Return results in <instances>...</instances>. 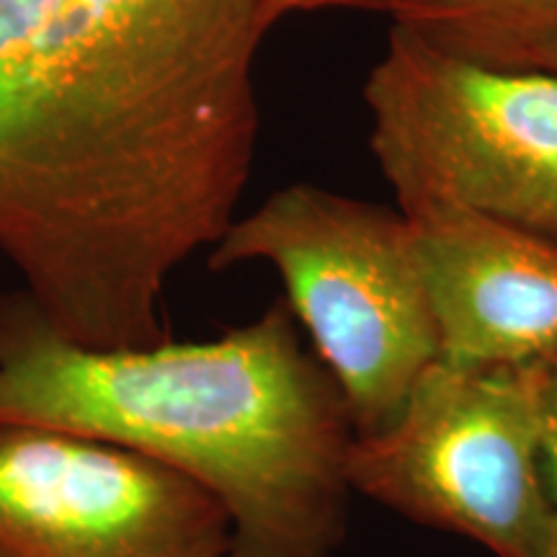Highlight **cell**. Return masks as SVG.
Instances as JSON below:
<instances>
[{
  "instance_id": "obj_6",
  "label": "cell",
  "mask_w": 557,
  "mask_h": 557,
  "mask_svg": "<svg viewBox=\"0 0 557 557\" xmlns=\"http://www.w3.org/2000/svg\"><path fill=\"white\" fill-rule=\"evenodd\" d=\"M0 545L18 557H227L220 500L122 444L0 421Z\"/></svg>"
},
{
  "instance_id": "obj_11",
  "label": "cell",
  "mask_w": 557,
  "mask_h": 557,
  "mask_svg": "<svg viewBox=\"0 0 557 557\" xmlns=\"http://www.w3.org/2000/svg\"><path fill=\"white\" fill-rule=\"evenodd\" d=\"M0 557H18V555L11 553V549L5 547V545H0Z\"/></svg>"
},
{
  "instance_id": "obj_1",
  "label": "cell",
  "mask_w": 557,
  "mask_h": 557,
  "mask_svg": "<svg viewBox=\"0 0 557 557\" xmlns=\"http://www.w3.org/2000/svg\"><path fill=\"white\" fill-rule=\"evenodd\" d=\"M271 26L269 0H0V253L65 338H171V274L238 218Z\"/></svg>"
},
{
  "instance_id": "obj_4",
  "label": "cell",
  "mask_w": 557,
  "mask_h": 557,
  "mask_svg": "<svg viewBox=\"0 0 557 557\" xmlns=\"http://www.w3.org/2000/svg\"><path fill=\"white\" fill-rule=\"evenodd\" d=\"M354 496L493 557H555L540 444V361H434L385 429L357 436Z\"/></svg>"
},
{
  "instance_id": "obj_10",
  "label": "cell",
  "mask_w": 557,
  "mask_h": 557,
  "mask_svg": "<svg viewBox=\"0 0 557 557\" xmlns=\"http://www.w3.org/2000/svg\"><path fill=\"white\" fill-rule=\"evenodd\" d=\"M410 0H269V18L276 21L295 16V13L318 11H374V13H398Z\"/></svg>"
},
{
  "instance_id": "obj_8",
  "label": "cell",
  "mask_w": 557,
  "mask_h": 557,
  "mask_svg": "<svg viewBox=\"0 0 557 557\" xmlns=\"http://www.w3.org/2000/svg\"><path fill=\"white\" fill-rule=\"evenodd\" d=\"M389 18L465 60L557 75V0H410Z\"/></svg>"
},
{
  "instance_id": "obj_5",
  "label": "cell",
  "mask_w": 557,
  "mask_h": 557,
  "mask_svg": "<svg viewBox=\"0 0 557 557\" xmlns=\"http://www.w3.org/2000/svg\"><path fill=\"white\" fill-rule=\"evenodd\" d=\"M364 103L398 207L447 199L557 240V75L465 60L393 24Z\"/></svg>"
},
{
  "instance_id": "obj_7",
  "label": "cell",
  "mask_w": 557,
  "mask_h": 557,
  "mask_svg": "<svg viewBox=\"0 0 557 557\" xmlns=\"http://www.w3.org/2000/svg\"><path fill=\"white\" fill-rule=\"evenodd\" d=\"M400 209L426 278L438 359L513 367L557 354V240L447 199Z\"/></svg>"
},
{
  "instance_id": "obj_2",
  "label": "cell",
  "mask_w": 557,
  "mask_h": 557,
  "mask_svg": "<svg viewBox=\"0 0 557 557\" xmlns=\"http://www.w3.org/2000/svg\"><path fill=\"white\" fill-rule=\"evenodd\" d=\"M0 421L169 465L225 508L227 557H333L346 540L357 429L284 297L212 341L94 348L24 289L0 295Z\"/></svg>"
},
{
  "instance_id": "obj_3",
  "label": "cell",
  "mask_w": 557,
  "mask_h": 557,
  "mask_svg": "<svg viewBox=\"0 0 557 557\" xmlns=\"http://www.w3.org/2000/svg\"><path fill=\"white\" fill-rule=\"evenodd\" d=\"M207 263H269L282 276L284 302L341 387L357 436L385 429L438 361L426 278L400 207L284 186L235 218Z\"/></svg>"
},
{
  "instance_id": "obj_9",
  "label": "cell",
  "mask_w": 557,
  "mask_h": 557,
  "mask_svg": "<svg viewBox=\"0 0 557 557\" xmlns=\"http://www.w3.org/2000/svg\"><path fill=\"white\" fill-rule=\"evenodd\" d=\"M540 444L542 468L555 513V557H557V354L540 359Z\"/></svg>"
}]
</instances>
